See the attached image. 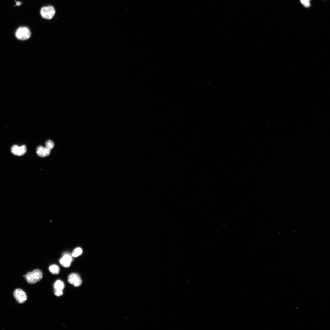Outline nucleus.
<instances>
[{"instance_id": "nucleus-1", "label": "nucleus", "mask_w": 330, "mask_h": 330, "mask_svg": "<svg viewBox=\"0 0 330 330\" xmlns=\"http://www.w3.org/2000/svg\"><path fill=\"white\" fill-rule=\"evenodd\" d=\"M43 276V273L40 270L35 269L31 272L27 273L25 275L24 277L27 282L32 284L40 281Z\"/></svg>"}, {"instance_id": "nucleus-2", "label": "nucleus", "mask_w": 330, "mask_h": 330, "mask_svg": "<svg viewBox=\"0 0 330 330\" xmlns=\"http://www.w3.org/2000/svg\"><path fill=\"white\" fill-rule=\"evenodd\" d=\"M31 33L29 29L26 27H20L16 30L15 35L18 39L24 40L29 38Z\"/></svg>"}, {"instance_id": "nucleus-3", "label": "nucleus", "mask_w": 330, "mask_h": 330, "mask_svg": "<svg viewBox=\"0 0 330 330\" xmlns=\"http://www.w3.org/2000/svg\"><path fill=\"white\" fill-rule=\"evenodd\" d=\"M55 12L54 8L51 6L43 7L40 10V14L42 17L48 20L51 19L53 17Z\"/></svg>"}, {"instance_id": "nucleus-4", "label": "nucleus", "mask_w": 330, "mask_h": 330, "mask_svg": "<svg viewBox=\"0 0 330 330\" xmlns=\"http://www.w3.org/2000/svg\"><path fill=\"white\" fill-rule=\"evenodd\" d=\"M13 296L17 302L20 304H22L26 302L27 299V295L22 290L17 288L16 289L13 293Z\"/></svg>"}, {"instance_id": "nucleus-5", "label": "nucleus", "mask_w": 330, "mask_h": 330, "mask_svg": "<svg viewBox=\"0 0 330 330\" xmlns=\"http://www.w3.org/2000/svg\"><path fill=\"white\" fill-rule=\"evenodd\" d=\"M67 281L68 283L75 287L80 286L82 281L79 275L76 273H72L68 276Z\"/></svg>"}, {"instance_id": "nucleus-6", "label": "nucleus", "mask_w": 330, "mask_h": 330, "mask_svg": "<svg viewBox=\"0 0 330 330\" xmlns=\"http://www.w3.org/2000/svg\"><path fill=\"white\" fill-rule=\"evenodd\" d=\"M11 151L13 155L17 156H21L24 155L26 152V147L25 145L18 146L16 145H13L11 148Z\"/></svg>"}, {"instance_id": "nucleus-7", "label": "nucleus", "mask_w": 330, "mask_h": 330, "mask_svg": "<svg viewBox=\"0 0 330 330\" xmlns=\"http://www.w3.org/2000/svg\"><path fill=\"white\" fill-rule=\"evenodd\" d=\"M50 150L46 147L40 145L36 148V152L37 155L41 157H44L48 156L50 152Z\"/></svg>"}, {"instance_id": "nucleus-8", "label": "nucleus", "mask_w": 330, "mask_h": 330, "mask_svg": "<svg viewBox=\"0 0 330 330\" xmlns=\"http://www.w3.org/2000/svg\"><path fill=\"white\" fill-rule=\"evenodd\" d=\"M72 257L68 254L64 255L59 260L60 264L65 268L69 267L72 261Z\"/></svg>"}, {"instance_id": "nucleus-9", "label": "nucleus", "mask_w": 330, "mask_h": 330, "mask_svg": "<svg viewBox=\"0 0 330 330\" xmlns=\"http://www.w3.org/2000/svg\"><path fill=\"white\" fill-rule=\"evenodd\" d=\"M64 282L62 280H58L54 283L53 285L54 289L63 290L64 288Z\"/></svg>"}, {"instance_id": "nucleus-10", "label": "nucleus", "mask_w": 330, "mask_h": 330, "mask_svg": "<svg viewBox=\"0 0 330 330\" xmlns=\"http://www.w3.org/2000/svg\"><path fill=\"white\" fill-rule=\"evenodd\" d=\"M49 270L52 274L57 275L58 274L60 271L59 267L56 265H53L49 267Z\"/></svg>"}, {"instance_id": "nucleus-11", "label": "nucleus", "mask_w": 330, "mask_h": 330, "mask_svg": "<svg viewBox=\"0 0 330 330\" xmlns=\"http://www.w3.org/2000/svg\"><path fill=\"white\" fill-rule=\"evenodd\" d=\"M82 251L81 248L78 247L72 251V255L74 257H77L82 253Z\"/></svg>"}, {"instance_id": "nucleus-12", "label": "nucleus", "mask_w": 330, "mask_h": 330, "mask_svg": "<svg viewBox=\"0 0 330 330\" xmlns=\"http://www.w3.org/2000/svg\"><path fill=\"white\" fill-rule=\"evenodd\" d=\"M45 145L46 147L51 150L54 146V143L52 141L49 140L46 141Z\"/></svg>"}, {"instance_id": "nucleus-13", "label": "nucleus", "mask_w": 330, "mask_h": 330, "mask_svg": "<svg viewBox=\"0 0 330 330\" xmlns=\"http://www.w3.org/2000/svg\"><path fill=\"white\" fill-rule=\"evenodd\" d=\"M311 0H300L302 4L306 7H309L310 6V1Z\"/></svg>"}, {"instance_id": "nucleus-14", "label": "nucleus", "mask_w": 330, "mask_h": 330, "mask_svg": "<svg viewBox=\"0 0 330 330\" xmlns=\"http://www.w3.org/2000/svg\"><path fill=\"white\" fill-rule=\"evenodd\" d=\"M54 292L55 295L57 296H61L63 294L62 290L54 289Z\"/></svg>"}, {"instance_id": "nucleus-15", "label": "nucleus", "mask_w": 330, "mask_h": 330, "mask_svg": "<svg viewBox=\"0 0 330 330\" xmlns=\"http://www.w3.org/2000/svg\"><path fill=\"white\" fill-rule=\"evenodd\" d=\"M20 5V3L19 2H17L16 3V5Z\"/></svg>"}]
</instances>
